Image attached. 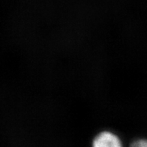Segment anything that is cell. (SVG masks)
Wrapping results in <instances>:
<instances>
[{
  "instance_id": "7a4b0ae2",
  "label": "cell",
  "mask_w": 147,
  "mask_h": 147,
  "mask_svg": "<svg viewBox=\"0 0 147 147\" xmlns=\"http://www.w3.org/2000/svg\"><path fill=\"white\" fill-rule=\"evenodd\" d=\"M131 147H147L146 139H140L134 141L131 145Z\"/></svg>"
},
{
  "instance_id": "6da1fadb",
  "label": "cell",
  "mask_w": 147,
  "mask_h": 147,
  "mask_svg": "<svg viewBox=\"0 0 147 147\" xmlns=\"http://www.w3.org/2000/svg\"><path fill=\"white\" fill-rule=\"evenodd\" d=\"M92 147H123L121 140L114 133L104 131L97 134L92 141Z\"/></svg>"
}]
</instances>
